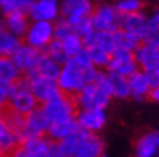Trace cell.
Listing matches in <instances>:
<instances>
[{"label": "cell", "mask_w": 159, "mask_h": 157, "mask_svg": "<svg viewBox=\"0 0 159 157\" xmlns=\"http://www.w3.org/2000/svg\"><path fill=\"white\" fill-rule=\"evenodd\" d=\"M98 71L100 69H97L96 66L84 68L74 58L68 59L67 62L62 65L61 72H59L58 78H57L59 91L65 95L75 97L83 89L84 85L94 82Z\"/></svg>", "instance_id": "obj_1"}, {"label": "cell", "mask_w": 159, "mask_h": 157, "mask_svg": "<svg viewBox=\"0 0 159 157\" xmlns=\"http://www.w3.org/2000/svg\"><path fill=\"white\" fill-rule=\"evenodd\" d=\"M41 108L51 123L68 120V118H75V114L78 111L74 97L65 95L62 92L54 97L52 99H49V101L41 104Z\"/></svg>", "instance_id": "obj_2"}, {"label": "cell", "mask_w": 159, "mask_h": 157, "mask_svg": "<svg viewBox=\"0 0 159 157\" xmlns=\"http://www.w3.org/2000/svg\"><path fill=\"white\" fill-rule=\"evenodd\" d=\"M7 104L13 110H16L17 112H20L23 116H28L36 107H39L38 99L35 98L34 92L30 91L25 76H22L17 82H15L12 85Z\"/></svg>", "instance_id": "obj_3"}, {"label": "cell", "mask_w": 159, "mask_h": 157, "mask_svg": "<svg viewBox=\"0 0 159 157\" xmlns=\"http://www.w3.org/2000/svg\"><path fill=\"white\" fill-rule=\"evenodd\" d=\"M90 19L97 32H116L120 26V15L110 2L96 4Z\"/></svg>", "instance_id": "obj_4"}, {"label": "cell", "mask_w": 159, "mask_h": 157, "mask_svg": "<svg viewBox=\"0 0 159 157\" xmlns=\"http://www.w3.org/2000/svg\"><path fill=\"white\" fill-rule=\"evenodd\" d=\"M55 39L54 36V22L45 20H30V25L23 36V42L34 46L35 49L43 50Z\"/></svg>", "instance_id": "obj_5"}, {"label": "cell", "mask_w": 159, "mask_h": 157, "mask_svg": "<svg viewBox=\"0 0 159 157\" xmlns=\"http://www.w3.org/2000/svg\"><path fill=\"white\" fill-rule=\"evenodd\" d=\"M23 76L28 81L30 91L34 92L35 98L38 99L39 104L46 102V101L52 99L54 97H57L58 94H61L58 84H57V79L42 76V75L36 74L35 71H30V72L25 74Z\"/></svg>", "instance_id": "obj_6"}, {"label": "cell", "mask_w": 159, "mask_h": 157, "mask_svg": "<svg viewBox=\"0 0 159 157\" xmlns=\"http://www.w3.org/2000/svg\"><path fill=\"white\" fill-rule=\"evenodd\" d=\"M78 110H91V108H106L109 105L111 95L104 92L94 82L84 85L83 89L74 97Z\"/></svg>", "instance_id": "obj_7"}, {"label": "cell", "mask_w": 159, "mask_h": 157, "mask_svg": "<svg viewBox=\"0 0 159 157\" xmlns=\"http://www.w3.org/2000/svg\"><path fill=\"white\" fill-rule=\"evenodd\" d=\"M138 69L139 66L136 63V61H134L133 52L127 49H120V48H117L111 54L110 62L107 65V68H106V71L121 75V76H126V78L133 75Z\"/></svg>", "instance_id": "obj_8"}, {"label": "cell", "mask_w": 159, "mask_h": 157, "mask_svg": "<svg viewBox=\"0 0 159 157\" xmlns=\"http://www.w3.org/2000/svg\"><path fill=\"white\" fill-rule=\"evenodd\" d=\"M51 121L45 116V112L42 111L41 105L36 107L32 112H29L25 118V127L20 133V141L30 138V137H38V136H46L48 128H49Z\"/></svg>", "instance_id": "obj_9"}, {"label": "cell", "mask_w": 159, "mask_h": 157, "mask_svg": "<svg viewBox=\"0 0 159 157\" xmlns=\"http://www.w3.org/2000/svg\"><path fill=\"white\" fill-rule=\"evenodd\" d=\"M30 20L57 22L61 17V2L59 0H35L29 13Z\"/></svg>", "instance_id": "obj_10"}, {"label": "cell", "mask_w": 159, "mask_h": 157, "mask_svg": "<svg viewBox=\"0 0 159 157\" xmlns=\"http://www.w3.org/2000/svg\"><path fill=\"white\" fill-rule=\"evenodd\" d=\"M78 127L88 133H98L106 125L107 116L104 108H91V110H78L75 114Z\"/></svg>", "instance_id": "obj_11"}, {"label": "cell", "mask_w": 159, "mask_h": 157, "mask_svg": "<svg viewBox=\"0 0 159 157\" xmlns=\"http://www.w3.org/2000/svg\"><path fill=\"white\" fill-rule=\"evenodd\" d=\"M133 55L139 69L151 71L159 68V45L156 43L142 42L133 50Z\"/></svg>", "instance_id": "obj_12"}, {"label": "cell", "mask_w": 159, "mask_h": 157, "mask_svg": "<svg viewBox=\"0 0 159 157\" xmlns=\"http://www.w3.org/2000/svg\"><path fill=\"white\" fill-rule=\"evenodd\" d=\"M96 4L93 0H62L61 2V17L68 22L81 17H90Z\"/></svg>", "instance_id": "obj_13"}, {"label": "cell", "mask_w": 159, "mask_h": 157, "mask_svg": "<svg viewBox=\"0 0 159 157\" xmlns=\"http://www.w3.org/2000/svg\"><path fill=\"white\" fill-rule=\"evenodd\" d=\"M41 54H42L41 50L35 49L34 46H30V45H28V43L23 42L20 45V48L13 54L12 59H13V62L16 63L17 68H19V71L25 75V74H28V72L35 69V66L38 63V59H39V56H41Z\"/></svg>", "instance_id": "obj_14"}, {"label": "cell", "mask_w": 159, "mask_h": 157, "mask_svg": "<svg viewBox=\"0 0 159 157\" xmlns=\"http://www.w3.org/2000/svg\"><path fill=\"white\" fill-rule=\"evenodd\" d=\"M146 20H148V15L145 12L120 15V26H119V29L127 30V32L133 33L140 39H143L145 32H146Z\"/></svg>", "instance_id": "obj_15"}, {"label": "cell", "mask_w": 159, "mask_h": 157, "mask_svg": "<svg viewBox=\"0 0 159 157\" xmlns=\"http://www.w3.org/2000/svg\"><path fill=\"white\" fill-rule=\"evenodd\" d=\"M127 79H129L130 87V97H133L138 101H143V99L149 98V95L152 92V85L148 79L146 74L142 69H138Z\"/></svg>", "instance_id": "obj_16"}, {"label": "cell", "mask_w": 159, "mask_h": 157, "mask_svg": "<svg viewBox=\"0 0 159 157\" xmlns=\"http://www.w3.org/2000/svg\"><path fill=\"white\" fill-rule=\"evenodd\" d=\"M104 151V143L97 133H88L81 141L74 157H101Z\"/></svg>", "instance_id": "obj_17"}, {"label": "cell", "mask_w": 159, "mask_h": 157, "mask_svg": "<svg viewBox=\"0 0 159 157\" xmlns=\"http://www.w3.org/2000/svg\"><path fill=\"white\" fill-rule=\"evenodd\" d=\"M158 153L155 131H146L136 138L133 146V157H155Z\"/></svg>", "instance_id": "obj_18"}, {"label": "cell", "mask_w": 159, "mask_h": 157, "mask_svg": "<svg viewBox=\"0 0 159 157\" xmlns=\"http://www.w3.org/2000/svg\"><path fill=\"white\" fill-rule=\"evenodd\" d=\"M3 19L6 30L23 39V36L26 35V30L30 25L29 16L26 13H10V15H4Z\"/></svg>", "instance_id": "obj_19"}, {"label": "cell", "mask_w": 159, "mask_h": 157, "mask_svg": "<svg viewBox=\"0 0 159 157\" xmlns=\"http://www.w3.org/2000/svg\"><path fill=\"white\" fill-rule=\"evenodd\" d=\"M20 146V138L0 120V157H9L15 149Z\"/></svg>", "instance_id": "obj_20"}, {"label": "cell", "mask_w": 159, "mask_h": 157, "mask_svg": "<svg viewBox=\"0 0 159 157\" xmlns=\"http://www.w3.org/2000/svg\"><path fill=\"white\" fill-rule=\"evenodd\" d=\"M78 127L75 118H68V120H61V121H54L49 124L46 136L52 141H61L64 140L68 134H71L75 128Z\"/></svg>", "instance_id": "obj_21"}, {"label": "cell", "mask_w": 159, "mask_h": 157, "mask_svg": "<svg viewBox=\"0 0 159 157\" xmlns=\"http://www.w3.org/2000/svg\"><path fill=\"white\" fill-rule=\"evenodd\" d=\"M25 118L26 116L17 112L16 110H13L9 104H4L2 107V116H0V120L3 121L4 124L7 125L13 133H16L17 136H20L22 130L25 127ZM20 138V137H19Z\"/></svg>", "instance_id": "obj_22"}, {"label": "cell", "mask_w": 159, "mask_h": 157, "mask_svg": "<svg viewBox=\"0 0 159 157\" xmlns=\"http://www.w3.org/2000/svg\"><path fill=\"white\" fill-rule=\"evenodd\" d=\"M49 143L51 140L48 138V136H38L20 141V147L30 157H45Z\"/></svg>", "instance_id": "obj_23"}, {"label": "cell", "mask_w": 159, "mask_h": 157, "mask_svg": "<svg viewBox=\"0 0 159 157\" xmlns=\"http://www.w3.org/2000/svg\"><path fill=\"white\" fill-rule=\"evenodd\" d=\"M61 68H62L61 63L54 61V59L51 58L49 55H46L45 52H42L34 71L36 74L42 75V76H46V78H51V79H57L59 72H61Z\"/></svg>", "instance_id": "obj_24"}, {"label": "cell", "mask_w": 159, "mask_h": 157, "mask_svg": "<svg viewBox=\"0 0 159 157\" xmlns=\"http://www.w3.org/2000/svg\"><path fill=\"white\" fill-rule=\"evenodd\" d=\"M88 134V131L83 130L81 127H77L71 134H68L64 140L59 141V144L62 147L64 153L67 157H74L77 153V150H78L80 144H81V141L84 140V137Z\"/></svg>", "instance_id": "obj_25"}, {"label": "cell", "mask_w": 159, "mask_h": 157, "mask_svg": "<svg viewBox=\"0 0 159 157\" xmlns=\"http://www.w3.org/2000/svg\"><path fill=\"white\" fill-rule=\"evenodd\" d=\"M23 76L10 56H0V81L15 84Z\"/></svg>", "instance_id": "obj_26"}, {"label": "cell", "mask_w": 159, "mask_h": 157, "mask_svg": "<svg viewBox=\"0 0 159 157\" xmlns=\"http://www.w3.org/2000/svg\"><path fill=\"white\" fill-rule=\"evenodd\" d=\"M23 43V39L17 37L16 35L10 33L9 30H2L0 32V56H10L16 52L20 45Z\"/></svg>", "instance_id": "obj_27"}, {"label": "cell", "mask_w": 159, "mask_h": 157, "mask_svg": "<svg viewBox=\"0 0 159 157\" xmlns=\"http://www.w3.org/2000/svg\"><path fill=\"white\" fill-rule=\"evenodd\" d=\"M109 72V71H107ZM110 75V84H111V97L119 99H126L130 97V87L129 79L121 75L109 72Z\"/></svg>", "instance_id": "obj_28"}, {"label": "cell", "mask_w": 159, "mask_h": 157, "mask_svg": "<svg viewBox=\"0 0 159 157\" xmlns=\"http://www.w3.org/2000/svg\"><path fill=\"white\" fill-rule=\"evenodd\" d=\"M114 39H116L117 48L132 50V52L142 43V39L139 36H136L133 33L127 32V30H123V29H117L114 32Z\"/></svg>", "instance_id": "obj_29"}, {"label": "cell", "mask_w": 159, "mask_h": 157, "mask_svg": "<svg viewBox=\"0 0 159 157\" xmlns=\"http://www.w3.org/2000/svg\"><path fill=\"white\" fill-rule=\"evenodd\" d=\"M35 0H4L3 4L0 6V12L4 15L10 13H29L32 4Z\"/></svg>", "instance_id": "obj_30"}, {"label": "cell", "mask_w": 159, "mask_h": 157, "mask_svg": "<svg viewBox=\"0 0 159 157\" xmlns=\"http://www.w3.org/2000/svg\"><path fill=\"white\" fill-rule=\"evenodd\" d=\"M93 45L104 49L106 52H109V54H113L114 50L117 49L116 39H114V32H97Z\"/></svg>", "instance_id": "obj_31"}, {"label": "cell", "mask_w": 159, "mask_h": 157, "mask_svg": "<svg viewBox=\"0 0 159 157\" xmlns=\"http://www.w3.org/2000/svg\"><path fill=\"white\" fill-rule=\"evenodd\" d=\"M87 48H88V52H90V56H91L93 65L96 66L97 69H106L110 62L111 54L106 52L104 49H101V48H98L96 45L87 46Z\"/></svg>", "instance_id": "obj_32"}, {"label": "cell", "mask_w": 159, "mask_h": 157, "mask_svg": "<svg viewBox=\"0 0 159 157\" xmlns=\"http://www.w3.org/2000/svg\"><path fill=\"white\" fill-rule=\"evenodd\" d=\"M114 7L119 15H130V13L143 12L145 2L143 0H114Z\"/></svg>", "instance_id": "obj_33"}, {"label": "cell", "mask_w": 159, "mask_h": 157, "mask_svg": "<svg viewBox=\"0 0 159 157\" xmlns=\"http://www.w3.org/2000/svg\"><path fill=\"white\" fill-rule=\"evenodd\" d=\"M61 43H62L64 50H65V54L68 55V58H70V59L74 58V56L78 54L80 50L84 48L83 39H81L77 33H72V35H70L68 37L62 39V41H61Z\"/></svg>", "instance_id": "obj_34"}, {"label": "cell", "mask_w": 159, "mask_h": 157, "mask_svg": "<svg viewBox=\"0 0 159 157\" xmlns=\"http://www.w3.org/2000/svg\"><path fill=\"white\" fill-rule=\"evenodd\" d=\"M43 52H45L46 55H49L54 61H57V62L61 63V65H64V63L70 59L68 55L65 54V50H64L61 41H57V39H54V41L51 42L49 45L46 46V49L43 50Z\"/></svg>", "instance_id": "obj_35"}, {"label": "cell", "mask_w": 159, "mask_h": 157, "mask_svg": "<svg viewBox=\"0 0 159 157\" xmlns=\"http://www.w3.org/2000/svg\"><path fill=\"white\" fill-rule=\"evenodd\" d=\"M72 33H75V32H74L71 23L67 19L59 17L58 20L54 23V36L57 41H62V39L68 37L70 35H72Z\"/></svg>", "instance_id": "obj_36"}, {"label": "cell", "mask_w": 159, "mask_h": 157, "mask_svg": "<svg viewBox=\"0 0 159 157\" xmlns=\"http://www.w3.org/2000/svg\"><path fill=\"white\" fill-rule=\"evenodd\" d=\"M45 157H67V156L64 153V150H62V147H61V144H59V141L51 140Z\"/></svg>", "instance_id": "obj_37"}, {"label": "cell", "mask_w": 159, "mask_h": 157, "mask_svg": "<svg viewBox=\"0 0 159 157\" xmlns=\"http://www.w3.org/2000/svg\"><path fill=\"white\" fill-rule=\"evenodd\" d=\"M13 84L4 82V81H0V105H4L7 104L9 95H10V89H12Z\"/></svg>", "instance_id": "obj_38"}, {"label": "cell", "mask_w": 159, "mask_h": 157, "mask_svg": "<svg viewBox=\"0 0 159 157\" xmlns=\"http://www.w3.org/2000/svg\"><path fill=\"white\" fill-rule=\"evenodd\" d=\"M9 157H29V156H28V153H26L25 150H23L20 146H19L17 149H15L12 153L9 154Z\"/></svg>", "instance_id": "obj_39"}, {"label": "cell", "mask_w": 159, "mask_h": 157, "mask_svg": "<svg viewBox=\"0 0 159 157\" xmlns=\"http://www.w3.org/2000/svg\"><path fill=\"white\" fill-rule=\"evenodd\" d=\"M149 98L153 99L155 102L159 104V87H156V88H153V89H152L151 95H149Z\"/></svg>", "instance_id": "obj_40"}, {"label": "cell", "mask_w": 159, "mask_h": 157, "mask_svg": "<svg viewBox=\"0 0 159 157\" xmlns=\"http://www.w3.org/2000/svg\"><path fill=\"white\" fill-rule=\"evenodd\" d=\"M4 29H6V26H4V19L2 17V19H0V32L4 30Z\"/></svg>", "instance_id": "obj_41"}, {"label": "cell", "mask_w": 159, "mask_h": 157, "mask_svg": "<svg viewBox=\"0 0 159 157\" xmlns=\"http://www.w3.org/2000/svg\"><path fill=\"white\" fill-rule=\"evenodd\" d=\"M2 107H3V105H0V116H2Z\"/></svg>", "instance_id": "obj_42"}, {"label": "cell", "mask_w": 159, "mask_h": 157, "mask_svg": "<svg viewBox=\"0 0 159 157\" xmlns=\"http://www.w3.org/2000/svg\"><path fill=\"white\" fill-rule=\"evenodd\" d=\"M3 2H4V0H0V6H2V4H3Z\"/></svg>", "instance_id": "obj_43"}, {"label": "cell", "mask_w": 159, "mask_h": 157, "mask_svg": "<svg viewBox=\"0 0 159 157\" xmlns=\"http://www.w3.org/2000/svg\"><path fill=\"white\" fill-rule=\"evenodd\" d=\"M101 157H104V156H101Z\"/></svg>", "instance_id": "obj_44"}, {"label": "cell", "mask_w": 159, "mask_h": 157, "mask_svg": "<svg viewBox=\"0 0 159 157\" xmlns=\"http://www.w3.org/2000/svg\"><path fill=\"white\" fill-rule=\"evenodd\" d=\"M158 2H159V0H158Z\"/></svg>", "instance_id": "obj_45"}]
</instances>
